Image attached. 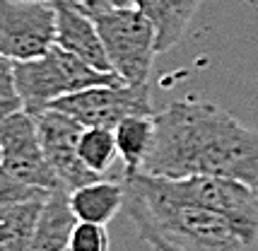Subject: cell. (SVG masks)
<instances>
[{
	"mask_svg": "<svg viewBox=\"0 0 258 251\" xmlns=\"http://www.w3.org/2000/svg\"><path fill=\"white\" fill-rule=\"evenodd\" d=\"M152 121L155 136L143 174L159 179L225 176L258 189V131L198 99L171 102Z\"/></svg>",
	"mask_w": 258,
	"mask_h": 251,
	"instance_id": "1",
	"label": "cell"
},
{
	"mask_svg": "<svg viewBox=\"0 0 258 251\" xmlns=\"http://www.w3.org/2000/svg\"><path fill=\"white\" fill-rule=\"evenodd\" d=\"M128 217L155 251H258V220L164 194L143 171L123 179Z\"/></svg>",
	"mask_w": 258,
	"mask_h": 251,
	"instance_id": "2",
	"label": "cell"
},
{
	"mask_svg": "<svg viewBox=\"0 0 258 251\" xmlns=\"http://www.w3.org/2000/svg\"><path fill=\"white\" fill-rule=\"evenodd\" d=\"M97 29L111 70L125 85H150V73L157 56V34L140 8H109L94 0H82Z\"/></svg>",
	"mask_w": 258,
	"mask_h": 251,
	"instance_id": "3",
	"label": "cell"
},
{
	"mask_svg": "<svg viewBox=\"0 0 258 251\" xmlns=\"http://www.w3.org/2000/svg\"><path fill=\"white\" fill-rule=\"evenodd\" d=\"M15 80L22 97V109L32 116L46 111L60 97L75 94L80 90L123 82L116 73L92 68L90 63L63 51L56 44L44 56L32 60H15Z\"/></svg>",
	"mask_w": 258,
	"mask_h": 251,
	"instance_id": "4",
	"label": "cell"
},
{
	"mask_svg": "<svg viewBox=\"0 0 258 251\" xmlns=\"http://www.w3.org/2000/svg\"><path fill=\"white\" fill-rule=\"evenodd\" d=\"M48 109H58L85 128H116L128 116H155L150 85L109 82L60 97Z\"/></svg>",
	"mask_w": 258,
	"mask_h": 251,
	"instance_id": "5",
	"label": "cell"
},
{
	"mask_svg": "<svg viewBox=\"0 0 258 251\" xmlns=\"http://www.w3.org/2000/svg\"><path fill=\"white\" fill-rule=\"evenodd\" d=\"M56 44V5L0 0V53L12 60L44 56Z\"/></svg>",
	"mask_w": 258,
	"mask_h": 251,
	"instance_id": "6",
	"label": "cell"
},
{
	"mask_svg": "<svg viewBox=\"0 0 258 251\" xmlns=\"http://www.w3.org/2000/svg\"><path fill=\"white\" fill-rule=\"evenodd\" d=\"M0 164L15 179L41 191H60L63 183L46 160L36 118L27 111L8 116L0 121Z\"/></svg>",
	"mask_w": 258,
	"mask_h": 251,
	"instance_id": "7",
	"label": "cell"
},
{
	"mask_svg": "<svg viewBox=\"0 0 258 251\" xmlns=\"http://www.w3.org/2000/svg\"><path fill=\"white\" fill-rule=\"evenodd\" d=\"M34 118H36L39 140H41L46 160L51 164V169L56 171L66 191H75L80 186H87L101 179L85 167V162L78 155V140L85 126H80L75 118L66 116L58 109H46Z\"/></svg>",
	"mask_w": 258,
	"mask_h": 251,
	"instance_id": "8",
	"label": "cell"
},
{
	"mask_svg": "<svg viewBox=\"0 0 258 251\" xmlns=\"http://www.w3.org/2000/svg\"><path fill=\"white\" fill-rule=\"evenodd\" d=\"M53 5H56V46L82 58L92 68L113 73L101 44L99 29L82 8V0H58Z\"/></svg>",
	"mask_w": 258,
	"mask_h": 251,
	"instance_id": "9",
	"label": "cell"
},
{
	"mask_svg": "<svg viewBox=\"0 0 258 251\" xmlns=\"http://www.w3.org/2000/svg\"><path fill=\"white\" fill-rule=\"evenodd\" d=\"M78 217L70 208V191H51L36 220L29 251H68Z\"/></svg>",
	"mask_w": 258,
	"mask_h": 251,
	"instance_id": "10",
	"label": "cell"
},
{
	"mask_svg": "<svg viewBox=\"0 0 258 251\" xmlns=\"http://www.w3.org/2000/svg\"><path fill=\"white\" fill-rule=\"evenodd\" d=\"M203 0H140V10L150 17L157 34V51L164 53L188 32L193 15Z\"/></svg>",
	"mask_w": 258,
	"mask_h": 251,
	"instance_id": "11",
	"label": "cell"
},
{
	"mask_svg": "<svg viewBox=\"0 0 258 251\" xmlns=\"http://www.w3.org/2000/svg\"><path fill=\"white\" fill-rule=\"evenodd\" d=\"M125 203V189L123 183L116 181H97L80 186L75 191H70V208L80 222H97L106 225L109 220L116 217V213Z\"/></svg>",
	"mask_w": 258,
	"mask_h": 251,
	"instance_id": "12",
	"label": "cell"
},
{
	"mask_svg": "<svg viewBox=\"0 0 258 251\" xmlns=\"http://www.w3.org/2000/svg\"><path fill=\"white\" fill-rule=\"evenodd\" d=\"M44 201L46 196L0 210V251H29Z\"/></svg>",
	"mask_w": 258,
	"mask_h": 251,
	"instance_id": "13",
	"label": "cell"
},
{
	"mask_svg": "<svg viewBox=\"0 0 258 251\" xmlns=\"http://www.w3.org/2000/svg\"><path fill=\"white\" fill-rule=\"evenodd\" d=\"M152 136H155L152 116H128L113 128L116 150L125 164V174H135L143 169V162L152 145Z\"/></svg>",
	"mask_w": 258,
	"mask_h": 251,
	"instance_id": "14",
	"label": "cell"
},
{
	"mask_svg": "<svg viewBox=\"0 0 258 251\" xmlns=\"http://www.w3.org/2000/svg\"><path fill=\"white\" fill-rule=\"evenodd\" d=\"M78 155L87 169L94 171L97 176H104L113 160L118 157L113 131L111 128H82L78 140Z\"/></svg>",
	"mask_w": 258,
	"mask_h": 251,
	"instance_id": "15",
	"label": "cell"
},
{
	"mask_svg": "<svg viewBox=\"0 0 258 251\" xmlns=\"http://www.w3.org/2000/svg\"><path fill=\"white\" fill-rule=\"evenodd\" d=\"M22 111V97L15 80V60L0 53V121Z\"/></svg>",
	"mask_w": 258,
	"mask_h": 251,
	"instance_id": "16",
	"label": "cell"
},
{
	"mask_svg": "<svg viewBox=\"0 0 258 251\" xmlns=\"http://www.w3.org/2000/svg\"><path fill=\"white\" fill-rule=\"evenodd\" d=\"M51 191H41V189H34L29 183L15 179L10 171L0 164V210L3 208L17 206V203H24V201H34V198H44Z\"/></svg>",
	"mask_w": 258,
	"mask_h": 251,
	"instance_id": "17",
	"label": "cell"
},
{
	"mask_svg": "<svg viewBox=\"0 0 258 251\" xmlns=\"http://www.w3.org/2000/svg\"><path fill=\"white\" fill-rule=\"evenodd\" d=\"M111 241H109V232L106 225H97V222H80L73 229L70 237V249L68 251H109Z\"/></svg>",
	"mask_w": 258,
	"mask_h": 251,
	"instance_id": "18",
	"label": "cell"
},
{
	"mask_svg": "<svg viewBox=\"0 0 258 251\" xmlns=\"http://www.w3.org/2000/svg\"><path fill=\"white\" fill-rule=\"evenodd\" d=\"M99 5H109V8H138L140 0H94Z\"/></svg>",
	"mask_w": 258,
	"mask_h": 251,
	"instance_id": "19",
	"label": "cell"
},
{
	"mask_svg": "<svg viewBox=\"0 0 258 251\" xmlns=\"http://www.w3.org/2000/svg\"><path fill=\"white\" fill-rule=\"evenodd\" d=\"M36 3H58V0H36Z\"/></svg>",
	"mask_w": 258,
	"mask_h": 251,
	"instance_id": "20",
	"label": "cell"
}]
</instances>
